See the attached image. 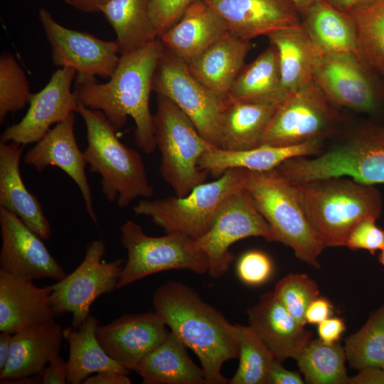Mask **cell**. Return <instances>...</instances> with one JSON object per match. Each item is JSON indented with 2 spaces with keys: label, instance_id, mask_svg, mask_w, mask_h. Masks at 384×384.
I'll return each mask as SVG.
<instances>
[{
  "label": "cell",
  "instance_id": "obj_1",
  "mask_svg": "<svg viewBox=\"0 0 384 384\" xmlns=\"http://www.w3.org/2000/svg\"><path fill=\"white\" fill-rule=\"evenodd\" d=\"M163 48L160 38H157L137 50L122 55L108 82L100 83L96 78L76 79L73 91L78 103L101 111L117 131L131 117L136 125L135 142L149 154L156 148L149 97Z\"/></svg>",
  "mask_w": 384,
  "mask_h": 384
},
{
  "label": "cell",
  "instance_id": "obj_2",
  "mask_svg": "<svg viewBox=\"0 0 384 384\" xmlns=\"http://www.w3.org/2000/svg\"><path fill=\"white\" fill-rule=\"evenodd\" d=\"M152 304L156 314L198 358L207 383H228L221 370L225 362L238 358L235 324L181 282L160 285Z\"/></svg>",
  "mask_w": 384,
  "mask_h": 384
},
{
  "label": "cell",
  "instance_id": "obj_3",
  "mask_svg": "<svg viewBox=\"0 0 384 384\" xmlns=\"http://www.w3.org/2000/svg\"><path fill=\"white\" fill-rule=\"evenodd\" d=\"M293 184L308 221L326 247L345 246L360 220L381 215V193L373 185L343 177Z\"/></svg>",
  "mask_w": 384,
  "mask_h": 384
},
{
  "label": "cell",
  "instance_id": "obj_4",
  "mask_svg": "<svg viewBox=\"0 0 384 384\" xmlns=\"http://www.w3.org/2000/svg\"><path fill=\"white\" fill-rule=\"evenodd\" d=\"M75 112L86 127L87 146L83 153L87 164L91 172L100 176L105 198L125 208L138 198L152 196L154 188L140 154L119 141L117 130L101 111L78 103Z\"/></svg>",
  "mask_w": 384,
  "mask_h": 384
},
{
  "label": "cell",
  "instance_id": "obj_5",
  "mask_svg": "<svg viewBox=\"0 0 384 384\" xmlns=\"http://www.w3.org/2000/svg\"><path fill=\"white\" fill-rule=\"evenodd\" d=\"M244 187L269 223L275 242L289 247L301 261L320 268L318 258L326 247L311 228L292 182L277 170L243 169Z\"/></svg>",
  "mask_w": 384,
  "mask_h": 384
},
{
  "label": "cell",
  "instance_id": "obj_6",
  "mask_svg": "<svg viewBox=\"0 0 384 384\" xmlns=\"http://www.w3.org/2000/svg\"><path fill=\"white\" fill-rule=\"evenodd\" d=\"M154 136L161 154L159 172L178 196L206 182L208 173L198 167L201 156L217 147L207 141L190 119L170 100L157 95Z\"/></svg>",
  "mask_w": 384,
  "mask_h": 384
},
{
  "label": "cell",
  "instance_id": "obj_7",
  "mask_svg": "<svg viewBox=\"0 0 384 384\" xmlns=\"http://www.w3.org/2000/svg\"><path fill=\"white\" fill-rule=\"evenodd\" d=\"M243 187V169H232L183 196L142 198L133 211L151 218L166 233H181L196 239L209 230L226 199Z\"/></svg>",
  "mask_w": 384,
  "mask_h": 384
},
{
  "label": "cell",
  "instance_id": "obj_8",
  "mask_svg": "<svg viewBox=\"0 0 384 384\" xmlns=\"http://www.w3.org/2000/svg\"><path fill=\"white\" fill-rule=\"evenodd\" d=\"M120 233L127 259L117 289L170 270H188L199 274L208 272L206 255L196 246L195 239L186 234L174 232L159 237L150 236L132 220L122 225Z\"/></svg>",
  "mask_w": 384,
  "mask_h": 384
},
{
  "label": "cell",
  "instance_id": "obj_9",
  "mask_svg": "<svg viewBox=\"0 0 384 384\" xmlns=\"http://www.w3.org/2000/svg\"><path fill=\"white\" fill-rule=\"evenodd\" d=\"M297 171L304 181L349 177L361 183H384V124L366 122L353 135L316 157H305Z\"/></svg>",
  "mask_w": 384,
  "mask_h": 384
},
{
  "label": "cell",
  "instance_id": "obj_10",
  "mask_svg": "<svg viewBox=\"0 0 384 384\" xmlns=\"http://www.w3.org/2000/svg\"><path fill=\"white\" fill-rule=\"evenodd\" d=\"M152 90L173 102L207 141L220 148L224 100L191 73L186 61L164 46L153 76Z\"/></svg>",
  "mask_w": 384,
  "mask_h": 384
},
{
  "label": "cell",
  "instance_id": "obj_11",
  "mask_svg": "<svg viewBox=\"0 0 384 384\" xmlns=\"http://www.w3.org/2000/svg\"><path fill=\"white\" fill-rule=\"evenodd\" d=\"M106 243L102 239L88 242L81 263L71 273L51 285L50 302L55 316L71 314V326L78 328L89 316L97 298L117 289L124 260L105 261Z\"/></svg>",
  "mask_w": 384,
  "mask_h": 384
},
{
  "label": "cell",
  "instance_id": "obj_12",
  "mask_svg": "<svg viewBox=\"0 0 384 384\" xmlns=\"http://www.w3.org/2000/svg\"><path fill=\"white\" fill-rule=\"evenodd\" d=\"M249 237H261L275 242L273 232L257 210L245 187L231 194L221 206L209 230L195 239L209 264L208 274L218 279L226 274L235 255L230 247Z\"/></svg>",
  "mask_w": 384,
  "mask_h": 384
},
{
  "label": "cell",
  "instance_id": "obj_13",
  "mask_svg": "<svg viewBox=\"0 0 384 384\" xmlns=\"http://www.w3.org/2000/svg\"><path fill=\"white\" fill-rule=\"evenodd\" d=\"M339 119V114L313 81L285 96L261 145L287 146L321 140L334 129Z\"/></svg>",
  "mask_w": 384,
  "mask_h": 384
},
{
  "label": "cell",
  "instance_id": "obj_14",
  "mask_svg": "<svg viewBox=\"0 0 384 384\" xmlns=\"http://www.w3.org/2000/svg\"><path fill=\"white\" fill-rule=\"evenodd\" d=\"M384 81L356 55H324L314 82L333 106L371 115L384 108Z\"/></svg>",
  "mask_w": 384,
  "mask_h": 384
},
{
  "label": "cell",
  "instance_id": "obj_15",
  "mask_svg": "<svg viewBox=\"0 0 384 384\" xmlns=\"http://www.w3.org/2000/svg\"><path fill=\"white\" fill-rule=\"evenodd\" d=\"M38 18L51 46L55 66L74 69L76 79L111 77L120 58L115 41H104L90 33L65 28L44 8L39 10Z\"/></svg>",
  "mask_w": 384,
  "mask_h": 384
},
{
  "label": "cell",
  "instance_id": "obj_16",
  "mask_svg": "<svg viewBox=\"0 0 384 384\" xmlns=\"http://www.w3.org/2000/svg\"><path fill=\"white\" fill-rule=\"evenodd\" d=\"M1 248L0 269L18 277L33 281H58L67 273L50 254L43 238L10 210L0 207Z\"/></svg>",
  "mask_w": 384,
  "mask_h": 384
},
{
  "label": "cell",
  "instance_id": "obj_17",
  "mask_svg": "<svg viewBox=\"0 0 384 384\" xmlns=\"http://www.w3.org/2000/svg\"><path fill=\"white\" fill-rule=\"evenodd\" d=\"M76 72L70 68H60L47 85L32 94L26 114L18 123L8 127L1 136L2 142L27 145L39 142L53 124L65 120L76 111L78 102L71 85Z\"/></svg>",
  "mask_w": 384,
  "mask_h": 384
},
{
  "label": "cell",
  "instance_id": "obj_18",
  "mask_svg": "<svg viewBox=\"0 0 384 384\" xmlns=\"http://www.w3.org/2000/svg\"><path fill=\"white\" fill-rule=\"evenodd\" d=\"M166 324L154 311L125 314L106 325L96 336L107 353L125 369L136 371L142 360L166 338Z\"/></svg>",
  "mask_w": 384,
  "mask_h": 384
},
{
  "label": "cell",
  "instance_id": "obj_19",
  "mask_svg": "<svg viewBox=\"0 0 384 384\" xmlns=\"http://www.w3.org/2000/svg\"><path fill=\"white\" fill-rule=\"evenodd\" d=\"M75 114L71 113L58 123L24 156L23 161L38 172L50 166L63 171L77 185L82 194L87 213L97 227L90 186L85 174L87 164L78 147L75 133Z\"/></svg>",
  "mask_w": 384,
  "mask_h": 384
},
{
  "label": "cell",
  "instance_id": "obj_20",
  "mask_svg": "<svg viewBox=\"0 0 384 384\" xmlns=\"http://www.w3.org/2000/svg\"><path fill=\"white\" fill-rule=\"evenodd\" d=\"M228 31L246 40L302 24L289 0H203Z\"/></svg>",
  "mask_w": 384,
  "mask_h": 384
},
{
  "label": "cell",
  "instance_id": "obj_21",
  "mask_svg": "<svg viewBox=\"0 0 384 384\" xmlns=\"http://www.w3.org/2000/svg\"><path fill=\"white\" fill-rule=\"evenodd\" d=\"M248 326L272 353L275 359L297 361L312 340L313 334L299 324L276 297L274 292L260 295L247 310Z\"/></svg>",
  "mask_w": 384,
  "mask_h": 384
},
{
  "label": "cell",
  "instance_id": "obj_22",
  "mask_svg": "<svg viewBox=\"0 0 384 384\" xmlns=\"http://www.w3.org/2000/svg\"><path fill=\"white\" fill-rule=\"evenodd\" d=\"M51 292V285L37 287L0 269V331L14 334L55 321Z\"/></svg>",
  "mask_w": 384,
  "mask_h": 384
},
{
  "label": "cell",
  "instance_id": "obj_23",
  "mask_svg": "<svg viewBox=\"0 0 384 384\" xmlns=\"http://www.w3.org/2000/svg\"><path fill=\"white\" fill-rule=\"evenodd\" d=\"M287 94L260 98L227 97L220 117V149L238 151L260 146L276 110Z\"/></svg>",
  "mask_w": 384,
  "mask_h": 384
},
{
  "label": "cell",
  "instance_id": "obj_24",
  "mask_svg": "<svg viewBox=\"0 0 384 384\" xmlns=\"http://www.w3.org/2000/svg\"><path fill=\"white\" fill-rule=\"evenodd\" d=\"M252 48L250 41L227 31L188 63L191 73L225 100Z\"/></svg>",
  "mask_w": 384,
  "mask_h": 384
},
{
  "label": "cell",
  "instance_id": "obj_25",
  "mask_svg": "<svg viewBox=\"0 0 384 384\" xmlns=\"http://www.w3.org/2000/svg\"><path fill=\"white\" fill-rule=\"evenodd\" d=\"M24 146L0 142V207L18 217L43 240L51 236V226L38 199L26 188L20 171Z\"/></svg>",
  "mask_w": 384,
  "mask_h": 384
},
{
  "label": "cell",
  "instance_id": "obj_26",
  "mask_svg": "<svg viewBox=\"0 0 384 384\" xmlns=\"http://www.w3.org/2000/svg\"><path fill=\"white\" fill-rule=\"evenodd\" d=\"M63 331L60 324L53 321L14 334L9 360L0 371V383H10L16 379L39 375L59 354Z\"/></svg>",
  "mask_w": 384,
  "mask_h": 384
},
{
  "label": "cell",
  "instance_id": "obj_27",
  "mask_svg": "<svg viewBox=\"0 0 384 384\" xmlns=\"http://www.w3.org/2000/svg\"><path fill=\"white\" fill-rule=\"evenodd\" d=\"M321 140H311L287 146L260 145L238 151L213 148L205 152L199 159L198 167L215 178L232 169L253 171H270L276 169L287 159L309 156L318 154Z\"/></svg>",
  "mask_w": 384,
  "mask_h": 384
},
{
  "label": "cell",
  "instance_id": "obj_28",
  "mask_svg": "<svg viewBox=\"0 0 384 384\" xmlns=\"http://www.w3.org/2000/svg\"><path fill=\"white\" fill-rule=\"evenodd\" d=\"M227 31L225 23L208 5L196 0L159 38L166 48L188 63Z\"/></svg>",
  "mask_w": 384,
  "mask_h": 384
},
{
  "label": "cell",
  "instance_id": "obj_29",
  "mask_svg": "<svg viewBox=\"0 0 384 384\" xmlns=\"http://www.w3.org/2000/svg\"><path fill=\"white\" fill-rule=\"evenodd\" d=\"M277 50L282 85L291 92L314 81L324 55L303 25L287 28L267 36Z\"/></svg>",
  "mask_w": 384,
  "mask_h": 384
},
{
  "label": "cell",
  "instance_id": "obj_30",
  "mask_svg": "<svg viewBox=\"0 0 384 384\" xmlns=\"http://www.w3.org/2000/svg\"><path fill=\"white\" fill-rule=\"evenodd\" d=\"M185 344L171 331L148 353L136 372L144 384H208L203 368L190 358Z\"/></svg>",
  "mask_w": 384,
  "mask_h": 384
},
{
  "label": "cell",
  "instance_id": "obj_31",
  "mask_svg": "<svg viewBox=\"0 0 384 384\" xmlns=\"http://www.w3.org/2000/svg\"><path fill=\"white\" fill-rule=\"evenodd\" d=\"M98 325L97 319L89 315L78 328L64 329V338L69 346L67 383H83L90 375L102 371L129 374V371L113 360L101 346L96 336Z\"/></svg>",
  "mask_w": 384,
  "mask_h": 384
},
{
  "label": "cell",
  "instance_id": "obj_32",
  "mask_svg": "<svg viewBox=\"0 0 384 384\" xmlns=\"http://www.w3.org/2000/svg\"><path fill=\"white\" fill-rule=\"evenodd\" d=\"M302 22L324 55H357L356 28L348 12L336 8L326 0H320L302 17Z\"/></svg>",
  "mask_w": 384,
  "mask_h": 384
},
{
  "label": "cell",
  "instance_id": "obj_33",
  "mask_svg": "<svg viewBox=\"0 0 384 384\" xmlns=\"http://www.w3.org/2000/svg\"><path fill=\"white\" fill-rule=\"evenodd\" d=\"M150 0H110L100 11L116 34L120 55L159 38L149 11Z\"/></svg>",
  "mask_w": 384,
  "mask_h": 384
},
{
  "label": "cell",
  "instance_id": "obj_34",
  "mask_svg": "<svg viewBox=\"0 0 384 384\" xmlns=\"http://www.w3.org/2000/svg\"><path fill=\"white\" fill-rule=\"evenodd\" d=\"M347 12L356 28L358 57L384 80V0H368Z\"/></svg>",
  "mask_w": 384,
  "mask_h": 384
},
{
  "label": "cell",
  "instance_id": "obj_35",
  "mask_svg": "<svg viewBox=\"0 0 384 384\" xmlns=\"http://www.w3.org/2000/svg\"><path fill=\"white\" fill-rule=\"evenodd\" d=\"M287 93L282 85L277 48L270 44L254 60L243 66L228 97L260 98Z\"/></svg>",
  "mask_w": 384,
  "mask_h": 384
},
{
  "label": "cell",
  "instance_id": "obj_36",
  "mask_svg": "<svg viewBox=\"0 0 384 384\" xmlns=\"http://www.w3.org/2000/svg\"><path fill=\"white\" fill-rule=\"evenodd\" d=\"M346 356L339 341L328 344L312 339L297 359L304 382L308 384H348Z\"/></svg>",
  "mask_w": 384,
  "mask_h": 384
},
{
  "label": "cell",
  "instance_id": "obj_37",
  "mask_svg": "<svg viewBox=\"0 0 384 384\" xmlns=\"http://www.w3.org/2000/svg\"><path fill=\"white\" fill-rule=\"evenodd\" d=\"M344 349L352 369L384 368V304L370 314L358 331L346 338Z\"/></svg>",
  "mask_w": 384,
  "mask_h": 384
},
{
  "label": "cell",
  "instance_id": "obj_38",
  "mask_svg": "<svg viewBox=\"0 0 384 384\" xmlns=\"http://www.w3.org/2000/svg\"><path fill=\"white\" fill-rule=\"evenodd\" d=\"M239 366L230 384H269V373L274 356L249 326L235 324Z\"/></svg>",
  "mask_w": 384,
  "mask_h": 384
},
{
  "label": "cell",
  "instance_id": "obj_39",
  "mask_svg": "<svg viewBox=\"0 0 384 384\" xmlns=\"http://www.w3.org/2000/svg\"><path fill=\"white\" fill-rule=\"evenodd\" d=\"M27 77L16 60L9 53L0 57V123L8 114H14L29 104Z\"/></svg>",
  "mask_w": 384,
  "mask_h": 384
},
{
  "label": "cell",
  "instance_id": "obj_40",
  "mask_svg": "<svg viewBox=\"0 0 384 384\" xmlns=\"http://www.w3.org/2000/svg\"><path fill=\"white\" fill-rule=\"evenodd\" d=\"M274 293L288 312L302 326L306 324L305 312L309 304L320 296L316 282L307 274H289L279 280Z\"/></svg>",
  "mask_w": 384,
  "mask_h": 384
},
{
  "label": "cell",
  "instance_id": "obj_41",
  "mask_svg": "<svg viewBox=\"0 0 384 384\" xmlns=\"http://www.w3.org/2000/svg\"><path fill=\"white\" fill-rule=\"evenodd\" d=\"M377 218L369 216L360 220L351 230L346 245L352 250H365L372 255L384 250V229L379 228Z\"/></svg>",
  "mask_w": 384,
  "mask_h": 384
},
{
  "label": "cell",
  "instance_id": "obj_42",
  "mask_svg": "<svg viewBox=\"0 0 384 384\" xmlns=\"http://www.w3.org/2000/svg\"><path fill=\"white\" fill-rule=\"evenodd\" d=\"M273 265L270 257L264 252L251 250L243 254L237 265L240 279L249 285L265 283L272 275Z\"/></svg>",
  "mask_w": 384,
  "mask_h": 384
},
{
  "label": "cell",
  "instance_id": "obj_43",
  "mask_svg": "<svg viewBox=\"0 0 384 384\" xmlns=\"http://www.w3.org/2000/svg\"><path fill=\"white\" fill-rule=\"evenodd\" d=\"M196 0H150L151 19L158 38L176 23Z\"/></svg>",
  "mask_w": 384,
  "mask_h": 384
},
{
  "label": "cell",
  "instance_id": "obj_44",
  "mask_svg": "<svg viewBox=\"0 0 384 384\" xmlns=\"http://www.w3.org/2000/svg\"><path fill=\"white\" fill-rule=\"evenodd\" d=\"M43 384L67 383L68 370L66 361L58 354L53 357L40 373Z\"/></svg>",
  "mask_w": 384,
  "mask_h": 384
},
{
  "label": "cell",
  "instance_id": "obj_45",
  "mask_svg": "<svg viewBox=\"0 0 384 384\" xmlns=\"http://www.w3.org/2000/svg\"><path fill=\"white\" fill-rule=\"evenodd\" d=\"M346 331L344 321L339 317H329L319 323L317 327L319 338L325 343L331 344L339 341Z\"/></svg>",
  "mask_w": 384,
  "mask_h": 384
},
{
  "label": "cell",
  "instance_id": "obj_46",
  "mask_svg": "<svg viewBox=\"0 0 384 384\" xmlns=\"http://www.w3.org/2000/svg\"><path fill=\"white\" fill-rule=\"evenodd\" d=\"M334 305L326 297L319 296L308 306L305 312L306 324H319L334 313Z\"/></svg>",
  "mask_w": 384,
  "mask_h": 384
},
{
  "label": "cell",
  "instance_id": "obj_47",
  "mask_svg": "<svg viewBox=\"0 0 384 384\" xmlns=\"http://www.w3.org/2000/svg\"><path fill=\"white\" fill-rule=\"evenodd\" d=\"M282 362L275 359L270 368L269 384H304V380L297 371H291L282 366Z\"/></svg>",
  "mask_w": 384,
  "mask_h": 384
},
{
  "label": "cell",
  "instance_id": "obj_48",
  "mask_svg": "<svg viewBox=\"0 0 384 384\" xmlns=\"http://www.w3.org/2000/svg\"><path fill=\"white\" fill-rule=\"evenodd\" d=\"M128 374L117 371H102L88 377L83 384H130Z\"/></svg>",
  "mask_w": 384,
  "mask_h": 384
},
{
  "label": "cell",
  "instance_id": "obj_49",
  "mask_svg": "<svg viewBox=\"0 0 384 384\" xmlns=\"http://www.w3.org/2000/svg\"><path fill=\"white\" fill-rule=\"evenodd\" d=\"M352 380L355 384H384V368L370 367L362 369Z\"/></svg>",
  "mask_w": 384,
  "mask_h": 384
},
{
  "label": "cell",
  "instance_id": "obj_50",
  "mask_svg": "<svg viewBox=\"0 0 384 384\" xmlns=\"http://www.w3.org/2000/svg\"><path fill=\"white\" fill-rule=\"evenodd\" d=\"M66 4L77 10L86 13L100 12L102 7L110 0H64Z\"/></svg>",
  "mask_w": 384,
  "mask_h": 384
},
{
  "label": "cell",
  "instance_id": "obj_51",
  "mask_svg": "<svg viewBox=\"0 0 384 384\" xmlns=\"http://www.w3.org/2000/svg\"><path fill=\"white\" fill-rule=\"evenodd\" d=\"M13 334L1 331L0 334V371L5 368L9 360L12 343Z\"/></svg>",
  "mask_w": 384,
  "mask_h": 384
},
{
  "label": "cell",
  "instance_id": "obj_52",
  "mask_svg": "<svg viewBox=\"0 0 384 384\" xmlns=\"http://www.w3.org/2000/svg\"><path fill=\"white\" fill-rule=\"evenodd\" d=\"M336 8L348 11L353 6L368 0H326Z\"/></svg>",
  "mask_w": 384,
  "mask_h": 384
},
{
  "label": "cell",
  "instance_id": "obj_53",
  "mask_svg": "<svg viewBox=\"0 0 384 384\" xmlns=\"http://www.w3.org/2000/svg\"><path fill=\"white\" fill-rule=\"evenodd\" d=\"M299 11L302 17L320 0H289Z\"/></svg>",
  "mask_w": 384,
  "mask_h": 384
},
{
  "label": "cell",
  "instance_id": "obj_54",
  "mask_svg": "<svg viewBox=\"0 0 384 384\" xmlns=\"http://www.w3.org/2000/svg\"><path fill=\"white\" fill-rule=\"evenodd\" d=\"M378 261L384 266V250L379 253Z\"/></svg>",
  "mask_w": 384,
  "mask_h": 384
}]
</instances>
